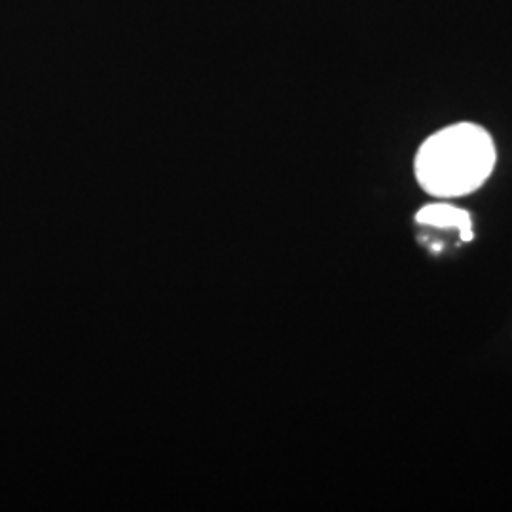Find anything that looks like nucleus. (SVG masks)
Here are the masks:
<instances>
[{
	"instance_id": "nucleus-2",
	"label": "nucleus",
	"mask_w": 512,
	"mask_h": 512,
	"mask_svg": "<svg viewBox=\"0 0 512 512\" xmlns=\"http://www.w3.org/2000/svg\"><path fill=\"white\" fill-rule=\"evenodd\" d=\"M416 222L423 228H431V230H456L459 239L465 243L475 238L473 219L469 211L461 209L448 200L423 205L416 213Z\"/></svg>"
},
{
	"instance_id": "nucleus-1",
	"label": "nucleus",
	"mask_w": 512,
	"mask_h": 512,
	"mask_svg": "<svg viewBox=\"0 0 512 512\" xmlns=\"http://www.w3.org/2000/svg\"><path fill=\"white\" fill-rule=\"evenodd\" d=\"M497 162L492 135L471 122L439 129L421 143L414 173L421 190L437 200H458L482 188Z\"/></svg>"
}]
</instances>
